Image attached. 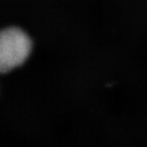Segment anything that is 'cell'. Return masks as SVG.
<instances>
[{
    "mask_svg": "<svg viewBox=\"0 0 147 147\" xmlns=\"http://www.w3.org/2000/svg\"><path fill=\"white\" fill-rule=\"evenodd\" d=\"M32 42L17 27L0 30V73H7L23 64L30 56Z\"/></svg>",
    "mask_w": 147,
    "mask_h": 147,
    "instance_id": "obj_1",
    "label": "cell"
}]
</instances>
